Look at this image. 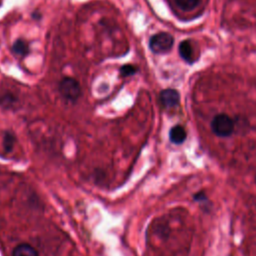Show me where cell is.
Returning <instances> with one entry per match:
<instances>
[{"label":"cell","instance_id":"6da1fadb","mask_svg":"<svg viewBox=\"0 0 256 256\" xmlns=\"http://www.w3.org/2000/svg\"><path fill=\"white\" fill-rule=\"evenodd\" d=\"M174 38L167 32H159L154 34L149 40V48L155 54H163L171 50Z\"/></svg>","mask_w":256,"mask_h":256},{"label":"cell","instance_id":"7a4b0ae2","mask_svg":"<svg viewBox=\"0 0 256 256\" xmlns=\"http://www.w3.org/2000/svg\"><path fill=\"white\" fill-rule=\"evenodd\" d=\"M59 92L66 100L74 102L81 94V87L74 78L65 77L59 83Z\"/></svg>","mask_w":256,"mask_h":256},{"label":"cell","instance_id":"3957f363","mask_svg":"<svg viewBox=\"0 0 256 256\" xmlns=\"http://www.w3.org/2000/svg\"><path fill=\"white\" fill-rule=\"evenodd\" d=\"M211 128L214 134L219 137H227L230 136L233 132L234 124L232 119L226 114H218L216 115L212 122Z\"/></svg>","mask_w":256,"mask_h":256},{"label":"cell","instance_id":"277c9868","mask_svg":"<svg viewBox=\"0 0 256 256\" xmlns=\"http://www.w3.org/2000/svg\"><path fill=\"white\" fill-rule=\"evenodd\" d=\"M180 95L175 89H164L160 93V102L165 108H172L179 104Z\"/></svg>","mask_w":256,"mask_h":256},{"label":"cell","instance_id":"5b68a950","mask_svg":"<svg viewBox=\"0 0 256 256\" xmlns=\"http://www.w3.org/2000/svg\"><path fill=\"white\" fill-rule=\"evenodd\" d=\"M178 52H179V55L181 56V58L185 62H187L188 64L194 63L195 59H194V54H193V47L189 40H184L179 44Z\"/></svg>","mask_w":256,"mask_h":256},{"label":"cell","instance_id":"8992f818","mask_svg":"<svg viewBox=\"0 0 256 256\" xmlns=\"http://www.w3.org/2000/svg\"><path fill=\"white\" fill-rule=\"evenodd\" d=\"M12 256H39V254L33 246L27 243H22L13 249Z\"/></svg>","mask_w":256,"mask_h":256},{"label":"cell","instance_id":"52a82bcc","mask_svg":"<svg viewBox=\"0 0 256 256\" xmlns=\"http://www.w3.org/2000/svg\"><path fill=\"white\" fill-rule=\"evenodd\" d=\"M169 138H170V141L172 143L181 144L186 139V131L182 126L176 125V126H174L170 129Z\"/></svg>","mask_w":256,"mask_h":256},{"label":"cell","instance_id":"ba28073f","mask_svg":"<svg viewBox=\"0 0 256 256\" xmlns=\"http://www.w3.org/2000/svg\"><path fill=\"white\" fill-rule=\"evenodd\" d=\"M12 52L17 56L25 57L29 54V45L23 39H17L12 45Z\"/></svg>","mask_w":256,"mask_h":256},{"label":"cell","instance_id":"9c48e42d","mask_svg":"<svg viewBox=\"0 0 256 256\" xmlns=\"http://www.w3.org/2000/svg\"><path fill=\"white\" fill-rule=\"evenodd\" d=\"M175 2L176 5L184 11H190L199 4V0H175Z\"/></svg>","mask_w":256,"mask_h":256},{"label":"cell","instance_id":"30bf717a","mask_svg":"<svg viewBox=\"0 0 256 256\" xmlns=\"http://www.w3.org/2000/svg\"><path fill=\"white\" fill-rule=\"evenodd\" d=\"M137 71V68L136 66L134 65H131V64H127V65H124L120 68V73L122 76L124 77H127V76H131L133 74H135Z\"/></svg>","mask_w":256,"mask_h":256},{"label":"cell","instance_id":"8fae6325","mask_svg":"<svg viewBox=\"0 0 256 256\" xmlns=\"http://www.w3.org/2000/svg\"><path fill=\"white\" fill-rule=\"evenodd\" d=\"M14 144V137L12 134L10 133H6L4 136V148L6 150V152H9Z\"/></svg>","mask_w":256,"mask_h":256}]
</instances>
